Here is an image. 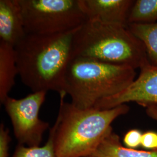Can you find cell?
I'll list each match as a JSON object with an SVG mask.
<instances>
[{
  "instance_id": "6da1fadb",
  "label": "cell",
  "mask_w": 157,
  "mask_h": 157,
  "mask_svg": "<svg viewBox=\"0 0 157 157\" xmlns=\"http://www.w3.org/2000/svg\"><path fill=\"white\" fill-rule=\"evenodd\" d=\"M78 28L62 33L26 34L14 47L18 75L33 92L65 93V76Z\"/></svg>"
},
{
  "instance_id": "7a4b0ae2",
  "label": "cell",
  "mask_w": 157,
  "mask_h": 157,
  "mask_svg": "<svg viewBox=\"0 0 157 157\" xmlns=\"http://www.w3.org/2000/svg\"><path fill=\"white\" fill-rule=\"evenodd\" d=\"M66 95H60L57 118L50 130L56 156L90 157L112 130V122L129 112V106L124 104L109 109H80L65 102Z\"/></svg>"
},
{
  "instance_id": "3957f363",
  "label": "cell",
  "mask_w": 157,
  "mask_h": 157,
  "mask_svg": "<svg viewBox=\"0 0 157 157\" xmlns=\"http://www.w3.org/2000/svg\"><path fill=\"white\" fill-rule=\"evenodd\" d=\"M78 57L135 69L148 61L144 45L128 26L88 20L73 36L72 59Z\"/></svg>"
},
{
  "instance_id": "277c9868",
  "label": "cell",
  "mask_w": 157,
  "mask_h": 157,
  "mask_svg": "<svg viewBox=\"0 0 157 157\" xmlns=\"http://www.w3.org/2000/svg\"><path fill=\"white\" fill-rule=\"evenodd\" d=\"M133 67L100 62L86 58H72L64 79V92L80 109L94 107L103 98L115 95L135 80Z\"/></svg>"
},
{
  "instance_id": "5b68a950",
  "label": "cell",
  "mask_w": 157,
  "mask_h": 157,
  "mask_svg": "<svg viewBox=\"0 0 157 157\" xmlns=\"http://www.w3.org/2000/svg\"><path fill=\"white\" fill-rule=\"evenodd\" d=\"M26 34H53L78 28L87 21L79 0H19Z\"/></svg>"
},
{
  "instance_id": "8992f818",
  "label": "cell",
  "mask_w": 157,
  "mask_h": 157,
  "mask_svg": "<svg viewBox=\"0 0 157 157\" xmlns=\"http://www.w3.org/2000/svg\"><path fill=\"white\" fill-rule=\"evenodd\" d=\"M46 91L33 92L15 99L9 97L4 104L10 118L13 134L18 144L28 147L40 146L43 135L50 124L40 119V108L44 102Z\"/></svg>"
},
{
  "instance_id": "52a82bcc",
  "label": "cell",
  "mask_w": 157,
  "mask_h": 157,
  "mask_svg": "<svg viewBox=\"0 0 157 157\" xmlns=\"http://www.w3.org/2000/svg\"><path fill=\"white\" fill-rule=\"evenodd\" d=\"M140 69L139 77L126 89L115 95L102 99L93 108L109 109L130 102H136L144 107L157 105V66L148 61Z\"/></svg>"
},
{
  "instance_id": "ba28073f",
  "label": "cell",
  "mask_w": 157,
  "mask_h": 157,
  "mask_svg": "<svg viewBox=\"0 0 157 157\" xmlns=\"http://www.w3.org/2000/svg\"><path fill=\"white\" fill-rule=\"evenodd\" d=\"M87 20L128 26L133 0H79Z\"/></svg>"
},
{
  "instance_id": "9c48e42d",
  "label": "cell",
  "mask_w": 157,
  "mask_h": 157,
  "mask_svg": "<svg viewBox=\"0 0 157 157\" xmlns=\"http://www.w3.org/2000/svg\"><path fill=\"white\" fill-rule=\"evenodd\" d=\"M26 34L19 0H0V41L15 47Z\"/></svg>"
},
{
  "instance_id": "30bf717a",
  "label": "cell",
  "mask_w": 157,
  "mask_h": 157,
  "mask_svg": "<svg viewBox=\"0 0 157 157\" xmlns=\"http://www.w3.org/2000/svg\"><path fill=\"white\" fill-rule=\"evenodd\" d=\"M18 75L15 48L0 41V102L4 104Z\"/></svg>"
},
{
  "instance_id": "8fae6325",
  "label": "cell",
  "mask_w": 157,
  "mask_h": 157,
  "mask_svg": "<svg viewBox=\"0 0 157 157\" xmlns=\"http://www.w3.org/2000/svg\"><path fill=\"white\" fill-rule=\"evenodd\" d=\"M89 157H157V150L142 151L124 147L119 137L111 130Z\"/></svg>"
},
{
  "instance_id": "7c38bea8",
  "label": "cell",
  "mask_w": 157,
  "mask_h": 157,
  "mask_svg": "<svg viewBox=\"0 0 157 157\" xmlns=\"http://www.w3.org/2000/svg\"><path fill=\"white\" fill-rule=\"evenodd\" d=\"M128 27L144 45L150 63L157 66V22L145 25L129 24Z\"/></svg>"
},
{
  "instance_id": "4fadbf2b",
  "label": "cell",
  "mask_w": 157,
  "mask_h": 157,
  "mask_svg": "<svg viewBox=\"0 0 157 157\" xmlns=\"http://www.w3.org/2000/svg\"><path fill=\"white\" fill-rule=\"evenodd\" d=\"M157 22V0H137L129 12L128 24Z\"/></svg>"
},
{
  "instance_id": "5bb4252c",
  "label": "cell",
  "mask_w": 157,
  "mask_h": 157,
  "mask_svg": "<svg viewBox=\"0 0 157 157\" xmlns=\"http://www.w3.org/2000/svg\"><path fill=\"white\" fill-rule=\"evenodd\" d=\"M12 157H57L52 135L50 133L44 146L28 147L18 144Z\"/></svg>"
},
{
  "instance_id": "9a60e30c",
  "label": "cell",
  "mask_w": 157,
  "mask_h": 157,
  "mask_svg": "<svg viewBox=\"0 0 157 157\" xmlns=\"http://www.w3.org/2000/svg\"><path fill=\"white\" fill-rule=\"evenodd\" d=\"M10 130L4 124H0V157H9L10 143L11 142Z\"/></svg>"
},
{
  "instance_id": "2e32d148",
  "label": "cell",
  "mask_w": 157,
  "mask_h": 157,
  "mask_svg": "<svg viewBox=\"0 0 157 157\" xmlns=\"http://www.w3.org/2000/svg\"><path fill=\"white\" fill-rule=\"evenodd\" d=\"M142 136L143 133L139 130H130L124 136V144L127 148L135 149L141 146Z\"/></svg>"
},
{
  "instance_id": "e0dca14e",
  "label": "cell",
  "mask_w": 157,
  "mask_h": 157,
  "mask_svg": "<svg viewBox=\"0 0 157 157\" xmlns=\"http://www.w3.org/2000/svg\"><path fill=\"white\" fill-rule=\"evenodd\" d=\"M141 146L152 150H157V133L150 131L143 133Z\"/></svg>"
},
{
  "instance_id": "ac0fdd59",
  "label": "cell",
  "mask_w": 157,
  "mask_h": 157,
  "mask_svg": "<svg viewBox=\"0 0 157 157\" xmlns=\"http://www.w3.org/2000/svg\"><path fill=\"white\" fill-rule=\"evenodd\" d=\"M146 113L152 119L157 121V105H149L146 106Z\"/></svg>"
}]
</instances>
